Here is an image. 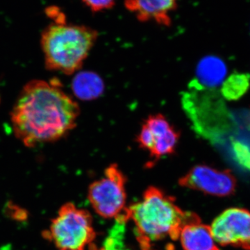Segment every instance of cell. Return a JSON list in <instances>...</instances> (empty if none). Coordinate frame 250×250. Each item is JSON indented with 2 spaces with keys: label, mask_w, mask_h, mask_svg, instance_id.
I'll return each instance as SVG.
<instances>
[{
  "label": "cell",
  "mask_w": 250,
  "mask_h": 250,
  "mask_svg": "<svg viewBox=\"0 0 250 250\" xmlns=\"http://www.w3.org/2000/svg\"><path fill=\"white\" fill-rule=\"evenodd\" d=\"M179 139L180 133L164 115L157 113L145 120L136 142L141 149L149 153L151 161L148 166L151 167L161 158L174 154Z\"/></svg>",
  "instance_id": "obj_7"
},
{
  "label": "cell",
  "mask_w": 250,
  "mask_h": 250,
  "mask_svg": "<svg viewBox=\"0 0 250 250\" xmlns=\"http://www.w3.org/2000/svg\"><path fill=\"white\" fill-rule=\"evenodd\" d=\"M85 6L93 12H100L111 9L116 4V0H82Z\"/></svg>",
  "instance_id": "obj_16"
},
{
  "label": "cell",
  "mask_w": 250,
  "mask_h": 250,
  "mask_svg": "<svg viewBox=\"0 0 250 250\" xmlns=\"http://www.w3.org/2000/svg\"><path fill=\"white\" fill-rule=\"evenodd\" d=\"M126 213L134 222L143 250H149L153 242L166 238L176 241L185 225L201 221L195 213L181 209L173 197L152 187L145 191L139 202L126 208Z\"/></svg>",
  "instance_id": "obj_2"
},
{
  "label": "cell",
  "mask_w": 250,
  "mask_h": 250,
  "mask_svg": "<svg viewBox=\"0 0 250 250\" xmlns=\"http://www.w3.org/2000/svg\"><path fill=\"white\" fill-rule=\"evenodd\" d=\"M98 31L84 25L55 22L41 36L47 70L70 75L82 68L98 40Z\"/></svg>",
  "instance_id": "obj_3"
},
{
  "label": "cell",
  "mask_w": 250,
  "mask_h": 250,
  "mask_svg": "<svg viewBox=\"0 0 250 250\" xmlns=\"http://www.w3.org/2000/svg\"><path fill=\"white\" fill-rule=\"evenodd\" d=\"M181 187L207 195L226 197L236 190V180L229 170H219L206 165L194 166L179 180Z\"/></svg>",
  "instance_id": "obj_9"
},
{
  "label": "cell",
  "mask_w": 250,
  "mask_h": 250,
  "mask_svg": "<svg viewBox=\"0 0 250 250\" xmlns=\"http://www.w3.org/2000/svg\"><path fill=\"white\" fill-rule=\"evenodd\" d=\"M72 89L77 98L90 101L103 95L104 83L98 74L93 72H82L74 77Z\"/></svg>",
  "instance_id": "obj_14"
},
{
  "label": "cell",
  "mask_w": 250,
  "mask_h": 250,
  "mask_svg": "<svg viewBox=\"0 0 250 250\" xmlns=\"http://www.w3.org/2000/svg\"><path fill=\"white\" fill-rule=\"evenodd\" d=\"M126 179L116 164L106 167L103 178L90 184L88 200L93 209L104 218H116L124 213Z\"/></svg>",
  "instance_id": "obj_6"
},
{
  "label": "cell",
  "mask_w": 250,
  "mask_h": 250,
  "mask_svg": "<svg viewBox=\"0 0 250 250\" xmlns=\"http://www.w3.org/2000/svg\"><path fill=\"white\" fill-rule=\"evenodd\" d=\"M78 104L57 83L32 80L23 87L11 111L15 136L27 147L53 143L77 125Z\"/></svg>",
  "instance_id": "obj_1"
},
{
  "label": "cell",
  "mask_w": 250,
  "mask_h": 250,
  "mask_svg": "<svg viewBox=\"0 0 250 250\" xmlns=\"http://www.w3.org/2000/svg\"><path fill=\"white\" fill-rule=\"evenodd\" d=\"M43 235L58 250H85L95 240L96 233L90 213L66 203L61 207Z\"/></svg>",
  "instance_id": "obj_5"
},
{
  "label": "cell",
  "mask_w": 250,
  "mask_h": 250,
  "mask_svg": "<svg viewBox=\"0 0 250 250\" xmlns=\"http://www.w3.org/2000/svg\"><path fill=\"white\" fill-rule=\"evenodd\" d=\"M189 86L193 91L184 95V105L195 131L213 144L223 146L236 123L218 94L211 89Z\"/></svg>",
  "instance_id": "obj_4"
},
{
  "label": "cell",
  "mask_w": 250,
  "mask_h": 250,
  "mask_svg": "<svg viewBox=\"0 0 250 250\" xmlns=\"http://www.w3.org/2000/svg\"><path fill=\"white\" fill-rule=\"evenodd\" d=\"M212 233L220 246L250 250V212L241 208H229L213 220Z\"/></svg>",
  "instance_id": "obj_8"
},
{
  "label": "cell",
  "mask_w": 250,
  "mask_h": 250,
  "mask_svg": "<svg viewBox=\"0 0 250 250\" xmlns=\"http://www.w3.org/2000/svg\"><path fill=\"white\" fill-rule=\"evenodd\" d=\"M242 123L238 121V127L230 136L229 150L233 160L250 171V122Z\"/></svg>",
  "instance_id": "obj_13"
},
{
  "label": "cell",
  "mask_w": 250,
  "mask_h": 250,
  "mask_svg": "<svg viewBox=\"0 0 250 250\" xmlns=\"http://www.w3.org/2000/svg\"><path fill=\"white\" fill-rule=\"evenodd\" d=\"M228 73L226 64L219 57L208 56L197 65L196 79L190 85L206 89H213L223 83Z\"/></svg>",
  "instance_id": "obj_11"
},
{
  "label": "cell",
  "mask_w": 250,
  "mask_h": 250,
  "mask_svg": "<svg viewBox=\"0 0 250 250\" xmlns=\"http://www.w3.org/2000/svg\"><path fill=\"white\" fill-rule=\"evenodd\" d=\"M179 239L184 250H220L210 227L202 224L201 221L185 225Z\"/></svg>",
  "instance_id": "obj_12"
},
{
  "label": "cell",
  "mask_w": 250,
  "mask_h": 250,
  "mask_svg": "<svg viewBox=\"0 0 250 250\" xmlns=\"http://www.w3.org/2000/svg\"><path fill=\"white\" fill-rule=\"evenodd\" d=\"M7 213L11 215V218L17 220H24L27 217V211H24L22 208H20L16 205L8 206Z\"/></svg>",
  "instance_id": "obj_17"
},
{
  "label": "cell",
  "mask_w": 250,
  "mask_h": 250,
  "mask_svg": "<svg viewBox=\"0 0 250 250\" xmlns=\"http://www.w3.org/2000/svg\"><path fill=\"white\" fill-rule=\"evenodd\" d=\"M178 0H126V9L132 12L141 22L154 21L168 27L170 14L177 9Z\"/></svg>",
  "instance_id": "obj_10"
},
{
  "label": "cell",
  "mask_w": 250,
  "mask_h": 250,
  "mask_svg": "<svg viewBox=\"0 0 250 250\" xmlns=\"http://www.w3.org/2000/svg\"><path fill=\"white\" fill-rule=\"evenodd\" d=\"M250 75L236 72L223 83L222 93L228 100H237L248 91L250 87Z\"/></svg>",
  "instance_id": "obj_15"
},
{
  "label": "cell",
  "mask_w": 250,
  "mask_h": 250,
  "mask_svg": "<svg viewBox=\"0 0 250 250\" xmlns=\"http://www.w3.org/2000/svg\"></svg>",
  "instance_id": "obj_18"
}]
</instances>
